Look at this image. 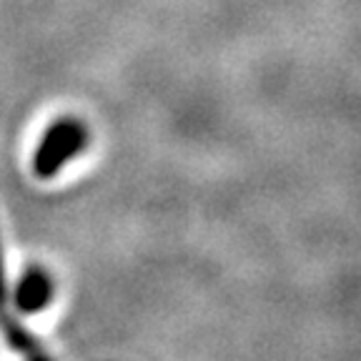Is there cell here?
I'll use <instances>...</instances> for the list:
<instances>
[{"label":"cell","mask_w":361,"mask_h":361,"mask_svg":"<svg viewBox=\"0 0 361 361\" xmlns=\"http://www.w3.org/2000/svg\"><path fill=\"white\" fill-rule=\"evenodd\" d=\"M28 361H53L51 359V356H48V354H43V351H33V354H30V359Z\"/></svg>","instance_id":"cell-4"},{"label":"cell","mask_w":361,"mask_h":361,"mask_svg":"<svg viewBox=\"0 0 361 361\" xmlns=\"http://www.w3.org/2000/svg\"><path fill=\"white\" fill-rule=\"evenodd\" d=\"M53 301V281L43 269H30L23 274L16 288V306L23 314H38Z\"/></svg>","instance_id":"cell-2"},{"label":"cell","mask_w":361,"mask_h":361,"mask_svg":"<svg viewBox=\"0 0 361 361\" xmlns=\"http://www.w3.org/2000/svg\"><path fill=\"white\" fill-rule=\"evenodd\" d=\"M0 331L6 334V341L20 354H33L38 351V341L30 336L20 324L16 322L8 311V283H6V269H3V251H0Z\"/></svg>","instance_id":"cell-3"},{"label":"cell","mask_w":361,"mask_h":361,"mask_svg":"<svg viewBox=\"0 0 361 361\" xmlns=\"http://www.w3.org/2000/svg\"><path fill=\"white\" fill-rule=\"evenodd\" d=\"M88 146V130L80 121L61 118L45 130L43 141L35 148L33 173L48 180L63 169V166Z\"/></svg>","instance_id":"cell-1"}]
</instances>
